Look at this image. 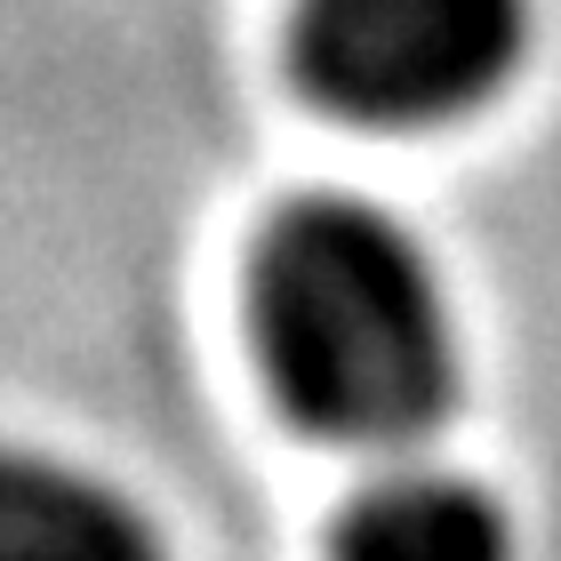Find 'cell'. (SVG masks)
Returning <instances> with one entry per match:
<instances>
[{
	"label": "cell",
	"mask_w": 561,
	"mask_h": 561,
	"mask_svg": "<svg viewBox=\"0 0 561 561\" xmlns=\"http://www.w3.org/2000/svg\"><path fill=\"white\" fill-rule=\"evenodd\" d=\"M273 401L345 449H410L457 401V321L425 241L345 193L289 201L249 257Z\"/></svg>",
	"instance_id": "6da1fadb"
},
{
	"label": "cell",
	"mask_w": 561,
	"mask_h": 561,
	"mask_svg": "<svg viewBox=\"0 0 561 561\" xmlns=\"http://www.w3.org/2000/svg\"><path fill=\"white\" fill-rule=\"evenodd\" d=\"M529 57V0H297L289 72L353 129H449Z\"/></svg>",
	"instance_id": "7a4b0ae2"
},
{
	"label": "cell",
	"mask_w": 561,
	"mask_h": 561,
	"mask_svg": "<svg viewBox=\"0 0 561 561\" xmlns=\"http://www.w3.org/2000/svg\"><path fill=\"white\" fill-rule=\"evenodd\" d=\"M0 561H169V546L121 481L0 442Z\"/></svg>",
	"instance_id": "3957f363"
},
{
	"label": "cell",
	"mask_w": 561,
	"mask_h": 561,
	"mask_svg": "<svg viewBox=\"0 0 561 561\" xmlns=\"http://www.w3.org/2000/svg\"><path fill=\"white\" fill-rule=\"evenodd\" d=\"M337 561H514V522L481 481L386 473L337 522Z\"/></svg>",
	"instance_id": "277c9868"
}]
</instances>
